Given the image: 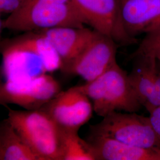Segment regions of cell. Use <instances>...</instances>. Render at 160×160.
I'll return each instance as SVG.
<instances>
[{
	"label": "cell",
	"instance_id": "cell-1",
	"mask_svg": "<svg viewBox=\"0 0 160 160\" xmlns=\"http://www.w3.org/2000/svg\"><path fill=\"white\" fill-rule=\"evenodd\" d=\"M78 87L91 100L94 112L100 117L114 112L137 113L142 106L129 74L117 62L96 79Z\"/></svg>",
	"mask_w": 160,
	"mask_h": 160
},
{
	"label": "cell",
	"instance_id": "cell-2",
	"mask_svg": "<svg viewBox=\"0 0 160 160\" xmlns=\"http://www.w3.org/2000/svg\"><path fill=\"white\" fill-rule=\"evenodd\" d=\"M86 21L73 2L28 0L22 8L1 20V29L31 32L56 27L83 28Z\"/></svg>",
	"mask_w": 160,
	"mask_h": 160
},
{
	"label": "cell",
	"instance_id": "cell-3",
	"mask_svg": "<svg viewBox=\"0 0 160 160\" xmlns=\"http://www.w3.org/2000/svg\"><path fill=\"white\" fill-rule=\"evenodd\" d=\"M8 119L41 160H63V130L41 110L8 108Z\"/></svg>",
	"mask_w": 160,
	"mask_h": 160
},
{
	"label": "cell",
	"instance_id": "cell-4",
	"mask_svg": "<svg viewBox=\"0 0 160 160\" xmlns=\"http://www.w3.org/2000/svg\"><path fill=\"white\" fill-rule=\"evenodd\" d=\"M89 131L112 138L123 143L147 149H160V140L149 117L136 112H114L103 118Z\"/></svg>",
	"mask_w": 160,
	"mask_h": 160
},
{
	"label": "cell",
	"instance_id": "cell-5",
	"mask_svg": "<svg viewBox=\"0 0 160 160\" xmlns=\"http://www.w3.org/2000/svg\"><path fill=\"white\" fill-rule=\"evenodd\" d=\"M61 88L57 80L47 74L22 81H5L0 87V102L27 110H39L61 92Z\"/></svg>",
	"mask_w": 160,
	"mask_h": 160
},
{
	"label": "cell",
	"instance_id": "cell-6",
	"mask_svg": "<svg viewBox=\"0 0 160 160\" xmlns=\"http://www.w3.org/2000/svg\"><path fill=\"white\" fill-rule=\"evenodd\" d=\"M39 110L63 130L78 131L92 118L94 112L91 100L78 86L59 92Z\"/></svg>",
	"mask_w": 160,
	"mask_h": 160
},
{
	"label": "cell",
	"instance_id": "cell-7",
	"mask_svg": "<svg viewBox=\"0 0 160 160\" xmlns=\"http://www.w3.org/2000/svg\"><path fill=\"white\" fill-rule=\"evenodd\" d=\"M86 24L121 45L135 43L126 34L121 17L119 0H72Z\"/></svg>",
	"mask_w": 160,
	"mask_h": 160
},
{
	"label": "cell",
	"instance_id": "cell-8",
	"mask_svg": "<svg viewBox=\"0 0 160 160\" xmlns=\"http://www.w3.org/2000/svg\"><path fill=\"white\" fill-rule=\"evenodd\" d=\"M1 52L5 81H22L48 72L42 58L17 37L1 42Z\"/></svg>",
	"mask_w": 160,
	"mask_h": 160
},
{
	"label": "cell",
	"instance_id": "cell-9",
	"mask_svg": "<svg viewBox=\"0 0 160 160\" xmlns=\"http://www.w3.org/2000/svg\"><path fill=\"white\" fill-rule=\"evenodd\" d=\"M116 45L112 38L96 31L90 43L65 74L80 76L86 82L96 79L117 62Z\"/></svg>",
	"mask_w": 160,
	"mask_h": 160
},
{
	"label": "cell",
	"instance_id": "cell-10",
	"mask_svg": "<svg viewBox=\"0 0 160 160\" xmlns=\"http://www.w3.org/2000/svg\"><path fill=\"white\" fill-rule=\"evenodd\" d=\"M120 12L126 34L135 37L160 31V0H119Z\"/></svg>",
	"mask_w": 160,
	"mask_h": 160
},
{
	"label": "cell",
	"instance_id": "cell-11",
	"mask_svg": "<svg viewBox=\"0 0 160 160\" xmlns=\"http://www.w3.org/2000/svg\"><path fill=\"white\" fill-rule=\"evenodd\" d=\"M38 31L50 40L62 61L61 71L65 74L71 64L88 45L96 31L83 28L56 27Z\"/></svg>",
	"mask_w": 160,
	"mask_h": 160
},
{
	"label": "cell",
	"instance_id": "cell-12",
	"mask_svg": "<svg viewBox=\"0 0 160 160\" xmlns=\"http://www.w3.org/2000/svg\"><path fill=\"white\" fill-rule=\"evenodd\" d=\"M86 140L92 145L97 160H160V149L133 146L90 131Z\"/></svg>",
	"mask_w": 160,
	"mask_h": 160
},
{
	"label": "cell",
	"instance_id": "cell-13",
	"mask_svg": "<svg viewBox=\"0 0 160 160\" xmlns=\"http://www.w3.org/2000/svg\"><path fill=\"white\" fill-rule=\"evenodd\" d=\"M132 58L133 63L129 78L140 102L144 106L154 90L158 69V60L152 57L143 55Z\"/></svg>",
	"mask_w": 160,
	"mask_h": 160
},
{
	"label": "cell",
	"instance_id": "cell-14",
	"mask_svg": "<svg viewBox=\"0 0 160 160\" xmlns=\"http://www.w3.org/2000/svg\"><path fill=\"white\" fill-rule=\"evenodd\" d=\"M0 160H41L8 118L0 125Z\"/></svg>",
	"mask_w": 160,
	"mask_h": 160
},
{
	"label": "cell",
	"instance_id": "cell-15",
	"mask_svg": "<svg viewBox=\"0 0 160 160\" xmlns=\"http://www.w3.org/2000/svg\"><path fill=\"white\" fill-rule=\"evenodd\" d=\"M64 132L63 160H97L92 145L78 135V131Z\"/></svg>",
	"mask_w": 160,
	"mask_h": 160
},
{
	"label": "cell",
	"instance_id": "cell-16",
	"mask_svg": "<svg viewBox=\"0 0 160 160\" xmlns=\"http://www.w3.org/2000/svg\"><path fill=\"white\" fill-rule=\"evenodd\" d=\"M138 55L152 57L160 59V31L145 35L131 58Z\"/></svg>",
	"mask_w": 160,
	"mask_h": 160
},
{
	"label": "cell",
	"instance_id": "cell-17",
	"mask_svg": "<svg viewBox=\"0 0 160 160\" xmlns=\"http://www.w3.org/2000/svg\"><path fill=\"white\" fill-rule=\"evenodd\" d=\"M160 106V65L158 63V69L155 81L154 87L151 96L144 107L149 112L157 107Z\"/></svg>",
	"mask_w": 160,
	"mask_h": 160
},
{
	"label": "cell",
	"instance_id": "cell-18",
	"mask_svg": "<svg viewBox=\"0 0 160 160\" xmlns=\"http://www.w3.org/2000/svg\"><path fill=\"white\" fill-rule=\"evenodd\" d=\"M28 0H0V12L10 15L22 8Z\"/></svg>",
	"mask_w": 160,
	"mask_h": 160
},
{
	"label": "cell",
	"instance_id": "cell-19",
	"mask_svg": "<svg viewBox=\"0 0 160 160\" xmlns=\"http://www.w3.org/2000/svg\"><path fill=\"white\" fill-rule=\"evenodd\" d=\"M149 120L157 136L160 140V106L157 107L149 112Z\"/></svg>",
	"mask_w": 160,
	"mask_h": 160
},
{
	"label": "cell",
	"instance_id": "cell-20",
	"mask_svg": "<svg viewBox=\"0 0 160 160\" xmlns=\"http://www.w3.org/2000/svg\"><path fill=\"white\" fill-rule=\"evenodd\" d=\"M158 60V63H159V65H160V59H157Z\"/></svg>",
	"mask_w": 160,
	"mask_h": 160
}]
</instances>
